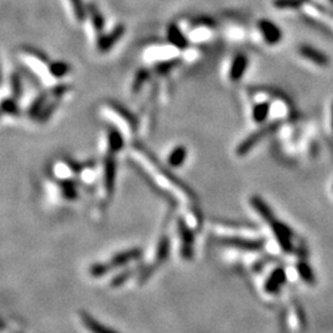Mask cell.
Segmentation results:
<instances>
[{
    "label": "cell",
    "mask_w": 333,
    "mask_h": 333,
    "mask_svg": "<svg viewBox=\"0 0 333 333\" xmlns=\"http://www.w3.org/2000/svg\"><path fill=\"white\" fill-rule=\"evenodd\" d=\"M247 67H248V57L243 53H240L233 58L231 67H230L229 77L233 82H238L243 77L246 72Z\"/></svg>",
    "instance_id": "obj_11"
},
{
    "label": "cell",
    "mask_w": 333,
    "mask_h": 333,
    "mask_svg": "<svg viewBox=\"0 0 333 333\" xmlns=\"http://www.w3.org/2000/svg\"><path fill=\"white\" fill-rule=\"evenodd\" d=\"M305 2H309V0H305Z\"/></svg>",
    "instance_id": "obj_34"
},
{
    "label": "cell",
    "mask_w": 333,
    "mask_h": 333,
    "mask_svg": "<svg viewBox=\"0 0 333 333\" xmlns=\"http://www.w3.org/2000/svg\"><path fill=\"white\" fill-rule=\"evenodd\" d=\"M167 39L172 46H174L178 50L183 51L187 50L189 46V41H188L187 36L184 35L183 31L179 28L176 24H170L167 28Z\"/></svg>",
    "instance_id": "obj_10"
},
{
    "label": "cell",
    "mask_w": 333,
    "mask_h": 333,
    "mask_svg": "<svg viewBox=\"0 0 333 333\" xmlns=\"http://www.w3.org/2000/svg\"><path fill=\"white\" fill-rule=\"evenodd\" d=\"M305 3V0H273V5L278 9H299Z\"/></svg>",
    "instance_id": "obj_22"
},
{
    "label": "cell",
    "mask_w": 333,
    "mask_h": 333,
    "mask_svg": "<svg viewBox=\"0 0 333 333\" xmlns=\"http://www.w3.org/2000/svg\"><path fill=\"white\" fill-rule=\"evenodd\" d=\"M50 70H51V76L53 78H62L64 77L65 74L68 73L69 70V65L64 62H55V63L50 64Z\"/></svg>",
    "instance_id": "obj_23"
},
{
    "label": "cell",
    "mask_w": 333,
    "mask_h": 333,
    "mask_svg": "<svg viewBox=\"0 0 333 333\" xmlns=\"http://www.w3.org/2000/svg\"><path fill=\"white\" fill-rule=\"evenodd\" d=\"M115 178H116V162L114 153H107L104 162V173H102V184H104L105 193L107 196H111L115 188Z\"/></svg>",
    "instance_id": "obj_4"
},
{
    "label": "cell",
    "mask_w": 333,
    "mask_h": 333,
    "mask_svg": "<svg viewBox=\"0 0 333 333\" xmlns=\"http://www.w3.org/2000/svg\"><path fill=\"white\" fill-rule=\"evenodd\" d=\"M179 236L181 238V255L184 259H190L193 257V243H194V236L190 230L188 222L179 220Z\"/></svg>",
    "instance_id": "obj_8"
},
{
    "label": "cell",
    "mask_w": 333,
    "mask_h": 333,
    "mask_svg": "<svg viewBox=\"0 0 333 333\" xmlns=\"http://www.w3.org/2000/svg\"><path fill=\"white\" fill-rule=\"evenodd\" d=\"M110 264L109 263H96L92 266V268H90V274L93 275V277H101V275L106 274L107 272L110 270Z\"/></svg>",
    "instance_id": "obj_26"
},
{
    "label": "cell",
    "mask_w": 333,
    "mask_h": 333,
    "mask_svg": "<svg viewBox=\"0 0 333 333\" xmlns=\"http://www.w3.org/2000/svg\"><path fill=\"white\" fill-rule=\"evenodd\" d=\"M135 151L137 156H139L142 163L150 168L151 174H152L153 179L157 181L159 188H162V189H167L168 188L173 194L180 196L181 199H188L190 201L194 200L195 195L189 189V187L181 183L173 173H170L167 168H164L159 162H157V159L153 157L150 152H147L144 148L139 146H136Z\"/></svg>",
    "instance_id": "obj_1"
},
{
    "label": "cell",
    "mask_w": 333,
    "mask_h": 333,
    "mask_svg": "<svg viewBox=\"0 0 333 333\" xmlns=\"http://www.w3.org/2000/svg\"><path fill=\"white\" fill-rule=\"evenodd\" d=\"M272 227V231L274 233L275 238L278 240V243L280 244L281 249L285 250V252H290L292 248L291 244V236L292 232L285 224L280 222L279 220H274L270 224Z\"/></svg>",
    "instance_id": "obj_6"
},
{
    "label": "cell",
    "mask_w": 333,
    "mask_h": 333,
    "mask_svg": "<svg viewBox=\"0 0 333 333\" xmlns=\"http://www.w3.org/2000/svg\"><path fill=\"white\" fill-rule=\"evenodd\" d=\"M314 8L320 11L321 14H324V15L329 16V18L333 19V10L329 9V8L324 7V5H321V4H314Z\"/></svg>",
    "instance_id": "obj_31"
},
{
    "label": "cell",
    "mask_w": 333,
    "mask_h": 333,
    "mask_svg": "<svg viewBox=\"0 0 333 333\" xmlns=\"http://www.w3.org/2000/svg\"><path fill=\"white\" fill-rule=\"evenodd\" d=\"M332 129H333V104H332Z\"/></svg>",
    "instance_id": "obj_32"
},
{
    "label": "cell",
    "mask_w": 333,
    "mask_h": 333,
    "mask_svg": "<svg viewBox=\"0 0 333 333\" xmlns=\"http://www.w3.org/2000/svg\"><path fill=\"white\" fill-rule=\"evenodd\" d=\"M87 10H88V14H89V16H90V20H92L94 30L96 31V33H98L99 36H101L102 30H104V26H105L104 16L101 15L100 10L98 9V7H96L94 3H90V4L88 5Z\"/></svg>",
    "instance_id": "obj_15"
},
{
    "label": "cell",
    "mask_w": 333,
    "mask_h": 333,
    "mask_svg": "<svg viewBox=\"0 0 333 333\" xmlns=\"http://www.w3.org/2000/svg\"><path fill=\"white\" fill-rule=\"evenodd\" d=\"M125 30H126V28H125L124 25L120 24L118 25V26L114 27L109 33H106V35L99 36L98 39L99 50H100L101 52H106V51H109L110 48H113L114 45H115L116 42L124 36Z\"/></svg>",
    "instance_id": "obj_9"
},
{
    "label": "cell",
    "mask_w": 333,
    "mask_h": 333,
    "mask_svg": "<svg viewBox=\"0 0 333 333\" xmlns=\"http://www.w3.org/2000/svg\"><path fill=\"white\" fill-rule=\"evenodd\" d=\"M303 19H304V21L307 22V24H309V25H311L312 27H315V28H318V30H321V31H322V32L327 33V35H331V32H332V31L329 30L328 27H327V26H324V25H322V24H320V22H318V21H316V20L311 19V18H310V16H304Z\"/></svg>",
    "instance_id": "obj_27"
},
{
    "label": "cell",
    "mask_w": 333,
    "mask_h": 333,
    "mask_svg": "<svg viewBox=\"0 0 333 333\" xmlns=\"http://www.w3.org/2000/svg\"><path fill=\"white\" fill-rule=\"evenodd\" d=\"M70 5H72V10L74 16L78 21H84L85 18H87V5L84 4L83 0H69Z\"/></svg>",
    "instance_id": "obj_20"
},
{
    "label": "cell",
    "mask_w": 333,
    "mask_h": 333,
    "mask_svg": "<svg viewBox=\"0 0 333 333\" xmlns=\"http://www.w3.org/2000/svg\"><path fill=\"white\" fill-rule=\"evenodd\" d=\"M280 125L281 122L277 120L274 122H270V124H267L266 126H263L262 129L255 131V132L250 133L248 137L244 138L243 141L238 144L237 148H236V155H237L238 157H243V156L248 155L253 148L261 143L262 139L273 135L274 132H277L279 127H280Z\"/></svg>",
    "instance_id": "obj_2"
},
{
    "label": "cell",
    "mask_w": 333,
    "mask_h": 333,
    "mask_svg": "<svg viewBox=\"0 0 333 333\" xmlns=\"http://www.w3.org/2000/svg\"><path fill=\"white\" fill-rule=\"evenodd\" d=\"M222 243L230 244V246L237 247V248L247 249V250H258L263 247V241L259 240H248V238L241 237H227L222 238Z\"/></svg>",
    "instance_id": "obj_13"
},
{
    "label": "cell",
    "mask_w": 333,
    "mask_h": 333,
    "mask_svg": "<svg viewBox=\"0 0 333 333\" xmlns=\"http://www.w3.org/2000/svg\"><path fill=\"white\" fill-rule=\"evenodd\" d=\"M258 28L263 36L264 41L268 45H278L283 39L280 27L275 25L272 20L262 19L258 21Z\"/></svg>",
    "instance_id": "obj_5"
},
{
    "label": "cell",
    "mask_w": 333,
    "mask_h": 333,
    "mask_svg": "<svg viewBox=\"0 0 333 333\" xmlns=\"http://www.w3.org/2000/svg\"><path fill=\"white\" fill-rule=\"evenodd\" d=\"M188 152L187 148L183 146L175 147L172 152L168 156V164L172 168H178L184 163L185 159H187Z\"/></svg>",
    "instance_id": "obj_19"
},
{
    "label": "cell",
    "mask_w": 333,
    "mask_h": 333,
    "mask_svg": "<svg viewBox=\"0 0 333 333\" xmlns=\"http://www.w3.org/2000/svg\"><path fill=\"white\" fill-rule=\"evenodd\" d=\"M106 114H110L111 116H114L115 119H119L120 121V127L121 129L127 130V132H133L136 130V120L132 115L121 107L120 105H116L110 102V104L106 105Z\"/></svg>",
    "instance_id": "obj_3"
},
{
    "label": "cell",
    "mask_w": 333,
    "mask_h": 333,
    "mask_svg": "<svg viewBox=\"0 0 333 333\" xmlns=\"http://www.w3.org/2000/svg\"><path fill=\"white\" fill-rule=\"evenodd\" d=\"M81 318L88 331L92 333H118L114 331V329H111L110 327H106L105 324L96 321L93 316L87 314V312H81Z\"/></svg>",
    "instance_id": "obj_14"
},
{
    "label": "cell",
    "mask_w": 333,
    "mask_h": 333,
    "mask_svg": "<svg viewBox=\"0 0 333 333\" xmlns=\"http://www.w3.org/2000/svg\"><path fill=\"white\" fill-rule=\"evenodd\" d=\"M11 90H13L14 98H18L21 94V83L16 76H11Z\"/></svg>",
    "instance_id": "obj_28"
},
{
    "label": "cell",
    "mask_w": 333,
    "mask_h": 333,
    "mask_svg": "<svg viewBox=\"0 0 333 333\" xmlns=\"http://www.w3.org/2000/svg\"><path fill=\"white\" fill-rule=\"evenodd\" d=\"M283 281H284L283 270L281 269L275 270V272L272 274V277L269 278L268 284H267V290H268V291H274V290H277L279 284H281Z\"/></svg>",
    "instance_id": "obj_24"
},
{
    "label": "cell",
    "mask_w": 333,
    "mask_h": 333,
    "mask_svg": "<svg viewBox=\"0 0 333 333\" xmlns=\"http://www.w3.org/2000/svg\"><path fill=\"white\" fill-rule=\"evenodd\" d=\"M2 109L8 115H18L19 107L14 99H4L2 104Z\"/></svg>",
    "instance_id": "obj_25"
},
{
    "label": "cell",
    "mask_w": 333,
    "mask_h": 333,
    "mask_svg": "<svg viewBox=\"0 0 333 333\" xmlns=\"http://www.w3.org/2000/svg\"><path fill=\"white\" fill-rule=\"evenodd\" d=\"M270 113V102L268 101H262L255 104L253 106L252 111V118L253 121L257 122V124H263L264 121L268 119Z\"/></svg>",
    "instance_id": "obj_17"
},
{
    "label": "cell",
    "mask_w": 333,
    "mask_h": 333,
    "mask_svg": "<svg viewBox=\"0 0 333 333\" xmlns=\"http://www.w3.org/2000/svg\"><path fill=\"white\" fill-rule=\"evenodd\" d=\"M139 255H141V250L137 248L125 250V252L119 253V254H116L115 257L111 259L110 267H122L125 266V264L137 259Z\"/></svg>",
    "instance_id": "obj_16"
},
{
    "label": "cell",
    "mask_w": 333,
    "mask_h": 333,
    "mask_svg": "<svg viewBox=\"0 0 333 333\" xmlns=\"http://www.w3.org/2000/svg\"><path fill=\"white\" fill-rule=\"evenodd\" d=\"M169 238L163 237L159 241L157 247V253H156V261L157 263H163L169 255Z\"/></svg>",
    "instance_id": "obj_21"
},
{
    "label": "cell",
    "mask_w": 333,
    "mask_h": 333,
    "mask_svg": "<svg viewBox=\"0 0 333 333\" xmlns=\"http://www.w3.org/2000/svg\"><path fill=\"white\" fill-rule=\"evenodd\" d=\"M329 2H331V3H332V4H333V0H329Z\"/></svg>",
    "instance_id": "obj_33"
},
{
    "label": "cell",
    "mask_w": 333,
    "mask_h": 333,
    "mask_svg": "<svg viewBox=\"0 0 333 333\" xmlns=\"http://www.w3.org/2000/svg\"><path fill=\"white\" fill-rule=\"evenodd\" d=\"M299 53L304 57L305 59H309L312 63L318 65V67H328L329 65V57L316 48L311 45H301L299 47Z\"/></svg>",
    "instance_id": "obj_7"
},
{
    "label": "cell",
    "mask_w": 333,
    "mask_h": 333,
    "mask_svg": "<svg viewBox=\"0 0 333 333\" xmlns=\"http://www.w3.org/2000/svg\"><path fill=\"white\" fill-rule=\"evenodd\" d=\"M147 81V74L146 72H139L137 78L135 79V84H133V90H137L141 88V85Z\"/></svg>",
    "instance_id": "obj_30"
},
{
    "label": "cell",
    "mask_w": 333,
    "mask_h": 333,
    "mask_svg": "<svg viewBox=\"0 0 333 333\" xmlns=\"http://www.w3.org/2000/svg\"><path fill=\"white\" fill-rule=\"evenodd\" d=\"M250 205H252L253 209H254L255 211L259 213V216H261L264 221L268 222L269 225L272 224L274 220H277V217H275L273 210L270 209L269 205L267 204L266 201L261 198V196H258V195L252 196V198H250Z\"/></svg>",
    "instance_id": "obj_12"
},
{
    "label": "cell",
    "mask_w": 333,
    "mask_h": 333,
    "mask_svg": "<svg viewBox=\"0 0 333 333\" xmlns=\"http://www.w3.org/2000/svg\"><path fill=\"white\" fill-rule=\"evenodd\" d=\"M130 277H131V272H124V273H121V274L116 275L115 279H114V280H113V283H111V285H113V286L121 285V284H124L125 281H126L127 279H129Z\"/></svg>",
    "instance_id": "obj_29"
},
{
    "label": "cell",
    "mask_w": 333,
    "mask_h": 333,
    "mask_svg": "<svg viewBox=\"0 0 333 333\" xmlns=\"http://www.w3.org/2000/svg\"><path fill=\"white\" fill-rule=\"evenodd\" d=\"M107 143H109V151L113 153L119 152L124 147V136L120 130L110 129L107 132Z\"/></svg>",
    "instance_id": "obj_18"
}]
</instances>
